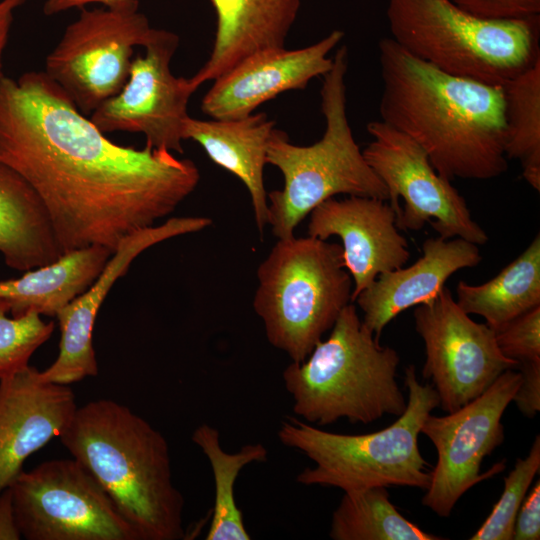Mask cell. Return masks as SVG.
I'll list each match as a JSON object with an SVG mask.
<instances>
[{
  "mask_svg": "<svg viewBox=\"0 0 540 540\" xmlns=\"http://www.w3.org/2000/svg\"><path fill=\"white\" fill-rule=\"evenodd\" d=\"M0 161L37 193L63 253H113L173 213L200 180L190 159L112 142L44 71L0 78Z\"/></svg>",
  "mask_w": 540,
  "mask_h": 540,
  "instance_id": "6da1fadb",
  "label": "cell"
},
{
  "mask_svg": "<svg viewBox=\"0 0 540 540\" xmlns=\"http://www.w3.org/2000/svg\"><path fill=\"white\" fill-rule=\"evenodd\" d=\"M380 120L414 140L444 178L505 173L503 87L445 73L390 37L379 42Z\"/></svg>",
  "mask_w": 540,
  "mask_h": 540,
  "instance_id": "7a4b0ae2",
  "label": "cell"
},
{
  "mask_svg": "<svg viewBox=\"0 0 540 540\" xmlns=\"http://www.w3.org/2000/svg\"><path fill=\"white\" fill-rule=\"evenodd\" d=\"M108 494L139 540L184 539V498L172 480L165 437L110 399L77 407L59 436Z\"/></svg>",
  "mask_w": 540,
  "mask_h": 540,
  "instance_id": "3957f363",
  "label": "cell"
},
{
  "mask_svg": "<svg viewBox=\"0 0 540 540\" xmlns=\"http://www.w3.org/2000/svg\"><path fill=\"white\" fill-rule=\"evenodd\" d=\"M399 363L397 351L380 345L351 302L329 336L304 361L286 366L282 379L293 412L303 421L315 426L340 419L370 424L385 415L398 417L406 408L396 381Z\"/></svg>",
  "mask_w": 540,
  "mask_h": 540,
  "instance_id": "277c9868",
  "label": "cell"
},
{
  "mask_svg": "<svg viewBox=\"0 0 540 540\" xmlns=\"http://www.w3.org/2000/svg\"><path fill=\"white\" fill-rule=\"evenodd\" d=\"M348 50L339 47L331 69L324 74L321 111L325 130L308 146L290 142L274 128L267 144V164L283 175L282 189L267 194V224L277 239L294 236L299 223L325 200L339 194L388 201L385 184L366 162L347 116L346 73Z\"/></svg>",
  "mask_w": 540,
  "mask_h": 540,
  "instance_id": "5b68a950",
  "label": "cell"
},
{
  "mask_svg": "<svg viewBox=\"0 0 540 540\" xmlns=\"http://www.w3.org/2000/svg\"><path fill=\"white\" fill-rule=\"evenodd\" d=\"M408 400L404 412L388 427L365 434H341L286 417L277 431L286 447L303 453L314 467L302 470L296 482L341 489L343 492L372 487L406 486L426 490L429 464L418 437L425 418L439 406L430 384H422L414 365L405 368Z\"/></svg>",
  "mask_w": 540,
  "mask_h": 540,
  "instance_id": "8992f818",
  "label": "cell"
},
{
  "mask_svg": "<svg viewBox=\"0 0 540 540\" xmlns=\"http://www.w3.org/2000/svg\"><path fill=\"white\" fill-rule=\"evenodd\" d=\"M386 15L403 50L454 76L502 86L540 60V16L485 19L451 0H388Z\"/></svg>",
  "mask_w": 540,
  "mask_h": 540,
  "instance_id": "52a82bcc",
  "label": "cell"
},
{
  "mask_svg": "<svg viewBox=\"0 0 540 540\" xmlns=\"http://www.w3.org/2000/svg\"><path fill=\"white\" fill-rule=\"evenodd\" d=\"M342 246L307 236L278 239L257 269L253 308L268 342L302 362L352 302Z\"/></svg>",
  "mask_w": 540,
  "mask_h": 540,
  "instance_id": "ba28073f",
  "label": "cell"
},
{
  "mask_svg": "<svg viewBox=\"0 0 540 540\" xmlns=\"http://www.w3.org/2000/svg\"><path fill=\"white\" fill-rule=\"evenodd\" d=\"M156 29L139 6L82 8L46 56L44 73L90 115L122 90L134 47H144Z\"/></svg>",
  "mask_w": 540,
  "mask_h": 540,
  "instance_id": "9c48e42d",
  "label": "cell"
},
{
  "mask_svg": "<svg viewBox=\"0 0 540 540\" xmlns=\"http://www.w3.org/2000/svg\"><path fill=\"white\" fill-rule=\"evenodd\" d=\"M9 488L22 538L139 540L105 490L74 458L22 470Z\"/></svg>",
  "mask_w": 540,
  "mask_h": 540,
  "instance_id": "30bf717a",
  "label": "cell"
},
{
  "mask_svg": "<svg viewBox=\"0 0 540 540\" xmlns=\"http://www.w3.org/2000/svg\"><path fill=\"white\" fill-rule=\"evenodd\" d=\"M366 128L372 139L363 156L388 190L398 229L419 231L429 223L441 238L487 243L488 235L472 218L464 197L414 140L381 120Z\"/></svg>",
  "mask_w": 540,
  "mask_h": 540,
  "instance_id": "8fae6325",
  "label": "cell"
},
{
  "mask_svg": "<svg viewBox=\"0 0 540 540\" xmlns=\"http://www.w3.org/2000/svg\"><path fill=\"white\" fill-rule=\"evenodd\" d=\"M521 382V373L503 372L480 396L444 416L429 414L421 433L437 452L422 504L441 517L450 516L458 500L474 485L500 473L505 462L481 472L485 457L504 441L502 416Z\"/></svg>",
  "mask_w": 540,
  "mask_h": 540,
  "instance_id": "7c38bea8",
  "label": "cell"
},
{
  "mask_svg": "<svg viewBox=\"0 0 540 540\" xmlns=\"http://www.w3.org/2000/svg\"><path fill=\"white\" fill-rule=\"evenodd\" d=\"M413 317L425 348L422 376L431 381L439 406L447 413L480 396L506 370L518 367L499 350L494 330L472 320L447 287L416 306Z\"/></svg>",
  "mask_w": 540,
  "mask_h": 540,
  "instance_id": "4fadbf2b",
  "label": "cell"
},
{
  "mask_svg": "<svg viewBox=\"0 0 540 540\" xmlns=\"http://www.w3.org/2000/svg\"><path fill=\"white\" fill-rule=\"evenodd\" d=\"M178 45L177 34L156 29L143 47L145 54L133 59L122 90L90 114L100 131L140 133L145 145L154 149L184 152L183 128L189 117L188 102L196 89L190 78L171 72Z\"/></svg>",
  "mask_w": 540,
  "mask_h": 540,
  "instance_id": "5bb4252c",
  "label": "cell"
},
{
  "mask_svg": "<svg viewBox=\"0 0 540 540\" xmlns=\"http://www.w3.org/2000/svg\"><path fill=\"white\" fill-rule=\"evenodd\" d=\"M212 224L207 217H172L123 238L92 284L56 315L61 338L55 361L39 371L40 381L69 385L98 374L93 329L99 309L114 283L143 251L176 236L201 231Z\"/></svg>",
  "mask_w": 540,
  "mask_h": 540,
  "instance_id": "9a60e30c",
  "label": "cell"
},
{
  "mask_svg": "<svg viewBox=\"0 0 540 540\" xmlns=\"http://www.w3.org/2000/svg\"><path fill=\"white\" fill-rule=\"evenodd\" d=\"M343 38L341 30H333L303 48H267L248 55L214 80L202 99V112L213 119L242 118L286 91L304 89L331 69L329 54Z\"/></svg>",
  "mask_w": 540,
  "mask_h": 540,
  "instance_id": "2e32d148",
  "label": "cell"
},
{
  "mask_svg": "<svg viewBox=\"0 0 540 540\" xmlns=\"http://www.w3.org/2000/svg\"><path fill=\"white\" fill-rule=\"evenodd\" d=\"M396 213L386 200L349 196L329 198L310 212L308 236L342 241L345 269L353 280L352 302L384 272L405 266L407 240L396 225Z\"/></svg>",
  "mask_w": 540,
  "mask_h": 540,
  "instance_id": "e0dca14e",
  "label": "cell"
},
{
  "mask_svg": "<svg viewBox=\"0 0 540 540\" xmlns=\"http://www.w3.org/2000/svg\"><path fill=\"white\" fill-rule=\"evenodd\" d=\"M37 373L29 366L0 381V493L31 454L62 434L77 409L68 385L42 382Z\"/></svg>",
  "mask_w": 540,
  "mask_h": 540,
  "instance_id": "ac0fdd59",
  "label": "cell"
},
{
  "mask_svg": "<svg viewBox=\"0 0 540 540\" xmlns=\"http://www.w3.org/2000/svg\"><path fill=\"white\" fill-rule=\"evenodd\" d=\"M482 261L477 244L462 238H427L422 256L408 267L381 273L355 298L363 312L362 322L376 339L398 314L434 299L446 281L463 268Z\"/></svg>",
  "mask_w": 540,
  "mask_h": 540,
  "instance_id": "d6986e66",
  "label": "cell"
},
{
  "mask_svg": "<svg viewBox=\"0 0 540 540\" xmlns=\"http://www.w3.org/2000/svg\"><path fill=\"white\" fill-rule=\"evenodd\" d=\"M216 13L213 48L205 64L190 77L197 90L257 51L285 47L300 0H211Z\"/></svg>",
  "mask_w": 540,
  "mask_h": 540,
  "instance_id": "ffe728a7",
  "label": "cell"
},
{
  "mask_svg": "<svg viewBox=\"0 0 540 540\" xmlns=\"http://www.w3.org/2000/svg\"><path fill=\"white\" fill-rule=\"evenodd\" d=\"M274 128V121L262 112L222 120H201L189 116L183 128L184 140L197 142L211 161L245 185L261 236L268 217L264 167L267 164L268 140Z\"/></svg>",
  "mask_w": 540,
  "mask_h": 540,
  "instance_id": "44dd1931",
  "label": "cell"
},
{
  "mask_svg": "<svg viewBox=\"0 0 540 540\" xmlns=\"http://www.w3.org/2000/svg\"><path fill=\"white\" fill-rule=\"evenodd\" d=\"M0 253L10 268L23 272L53 263L63 254L43 202L1 161Z\"/></svg>",
  "mask_w": 540,
  "mask_h": 540,
  "instance_id": "7402d4cb",
  "label": "cell"
},
{
  "mask_svg": "<svg viewBox=\"0 0 540 540\" xmlns=\"http://www.w3.org/2000/svg\"><path fill=\"white\" fill-rule=\"evenodd\" d=\"M112 252L103 246L68 251L53 263L0 281V298L10 304L12 316L35 311L56 317L97 278Z\"/></svg>",
  "mask_w": 540,
  "mask_h": 540,
  "instance_id": "603a6c76",
  "label": "cell"
},
{
  "mask_svg": "<svg viewBox=\"0 0 540 540\" xmlns=\"http://www.w3.org/2000/svg\"><path fill=\"white\" fill-rule=\"evenodd\" d=\"M456 303L468 315L483 317L494 331L540 305V236L495 277L480 285L460 281Z\"/></svg>",
  "mask_w": 540,
  "mask_h": 540,
  "instance_id": "cb8c5ba5",
  "label": "cell"
},
{
  "mask_svg": "<svg viewBox=\"0 0 540 540\" xmlns=\"http://www.w3.org/2000/svg\"><path fill=\"white\" fill-rule=\"evenodd\" d=\"M192 441L209 460L214 479V504L206 540H249L234 487L240 471L251 463L267 461L268 452L261 443L246 444L235 453L222 449L219 431L209 424L199 425Z\"/></svg>",
  "mask_w": 540,
  "mask_h": 540,
  "instance_id": "d4e9b609",
  "label": "cell"
},
{
  "mask_svg": "<svg viewBox=\"0 0 540 540\" xmlns=\"http://www.w3.org/2000/svg\"><path fill=\"white\" fill-rule=\"evenodd\" d=\"M333 540H440L405 518L389 499L387 487L344 492L331 519Z\"/></svg>",
  "mask_w": 540,
  "mask_h": 540,
  "instance_id": "484cf974",
  "label": "cell"
},
{
  "mask_svg": "<svg viewBox=\"0 0 540 540\" xmlns=\"http://www.w3.org/2000/svg\"><path fill=\"white\" fill-rule=\"evenodd\" d=\"M505 154L518 160L522 176L540 191V60L502 85Z\"/></svg>",
  "mask_w": 540,
  "mask_h": 540,
  "instance_id": "4316f807",
  "label": "cell"
},
{
  "mask_svg": "<svg viewBox=\"0 0 540 540\" xmlns=\"http://www.w3.org/2000/svg\"><path fill=\"white\" fill-rule=\"evenodd\" d=\"M10 304L0 298V381L27 369L33 353L52 335L55 324L35 311L8 317Z\"/></svg>",
  "mask_w": 540,
  "mask_h": 540,
  "instance_id": "83f0119b",
  "label": "cell"
},
{
  "mask_svg": "<svg viewBox=\"0 0 540 540\" xmlns=\"http://www.w3.org/2000/svg\"><path fill=\"white\" fill-rule=\"evenodd\" d=\"M540 470V437L535 440L525 458H518L504 478V488L491 513L471 540H511L519 508Z\"/></svg>",
  "mask_w": 540,
  "mask_h": 540,
  "instance_id": "f1b7e54d",
  "label": "cell"
},
{
  "mask_svg": "<svg viewBox=\"0 0 540 540\" xmlns=\"http://www.w3.org/2000/svg\"><path fill=\"white\" fill-rule=\"evenodd\" d=\"M501 353L518 362L540 363V305L507 322L495 330Z\"/></svg>",
  "mask_w": 540,
  "mask_h": 540,
  "instance_id": "f546056e",
  "label": "cell"
},
{
  "mask_svg": "<svg viewBox=\"0 0 540 540\" xmlns=\"http://www.w3.org/2000/svg\"><path fill=\"white\" fill-rule=\"evenodd\" d=\"M463 10L485 19L520 20L540 16V0H451Z\"/></svg>",
  "mask_w": 540,
  "mask_h": 540,
  "instance_id": "4dcf8cb0",
  "label": "cell"
},
{
  "mask_svg": "<svg viewBox=\"0 0 540 540\" xmlns=\"http://www.w3.org/2000/svg\"><path fill=\"white\" fill-rule=\"evenodd\" d=\"M521 382L513 397L518 410L533 418L540 410V363H527L517 367Z\"/></svg>",
  "mask_w": 540,
  "mask_h": 540,
  "instance_id": "1f68e13d",
  "label": "cell"
},
{
  "mask_svg": "<svg viewBox=\"0 0 540 540\" xmlns=\"http://www.w3.org/2000/svg\"><path fill=\"white\" fill-rule=\"evenodd\" d=\"M528 493V492H527ZM513 540H539L540 539V481L534 484L526 494L517 513Z\"/></svg>",
  "mask_w": 540,
  "mask_h": 540,
  "instance_id": "d6a6232c",
  "label": "cell"
},
{
  "mask_svg": "<svg viewBox=\"0 0 540 540\" xmlns=\"http://www.w3.org/2000/svg\"><path fill=\"white\" fill-rule=\"evenodd\" d=\"M98 3L109 8L139 6V0H44L43 13L52 16L73 8H84L88 4Z\"/></svg>",
  "mask_w": 540,
  "mask_h": 540,
  "instance_id": "836d02e7",
  "label": "cell"
},
{
  "mask_svg": "<svg viewBox=\"0 0 540 540\" xmlns=\"http://www.w3.org/2000/svg\"><path fill=\"white\" fill-rule=\"evenodd\" d=\"M21 538L12 494L8 487L0 493V540H19Z\"/></svg>",
  "mask_w": 540,
  "mask_h": 540,
  "instance_id": "e575fe53",
  "label": "cell"
},
{
  "mask_svg": "<svg viewBox=\"0 0 540 540\" xmlns=\"http://www.w3.org/2000/svg\"><path fill=\"white\" fill-rule=\"evenodd\" d=\"M26 0H1L0 1V78L2 73V56L8 40L9 32L14 18V12L22 6Z\"/></svg>",
  "mask_w": 540,
  "mask_h": 540,
  "instance_id": "d590c367",
  "label": "cell"
}]
</instances>
